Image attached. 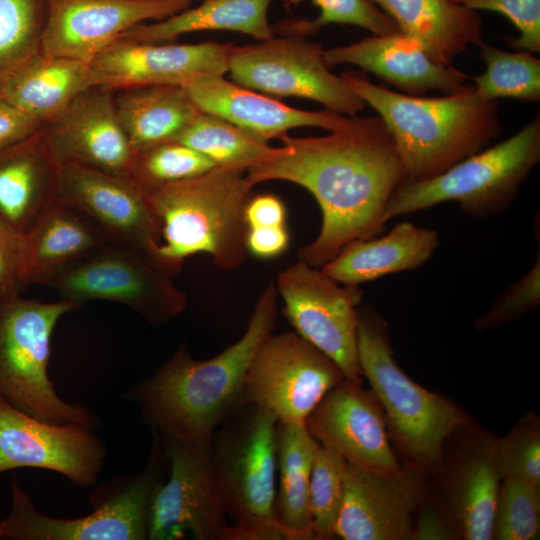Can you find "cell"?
Returning a JSON list of instances; mask_svg holds the SVG:
<instances>
[{
  "label": "cell",
  "instance_id": "obj_1",
  "mask_svg": "<svg viewBox=\"0 0 540 540\" xmlns=\"http://www.w3.org/2000/svg\"><path fill=\"white\" fill-rule=\"evenodd\" d=\"M280 140L279 151L246 175L254 186L274 180L297 184L316 199L321 229L299 250V260L322 268L347 244L381 232L387 204L407 175L378 115L350 117L324 136L286 134Z\"/></svg>",
  "mask_w": 540,
  "mask_h": 540
},
{
  "label": "cell",
  "instance_id": "obj_2",
  "mask_svg": "<svg viewBox=\"0 0 540 540\" xmlns=\"http://www.w3.org/2000/svg\"><path fill=\"white\" fill-rule=\"evenodd\" d=\"M278 292L274 282L259 295L244 334L220 354L196 360L185 345L151 376L126 392L143 420L164 439L202 441L245 405L248 368L272 333Z\"/></svg>",
  "mask_w": 540,
  "mask_h": 540
},
{
  "label": "cell",
  "instance_id": "obj_3",
  "mask_svg": "<svg viewBox=\"0 0 540 540\" xmlns=\"http://www.w3.org/2000/svg\"><path fill=\"white\" fill-rule=\"evenodd\" d=\"M340 76L383 121L407 181L441 174L500 134L498 102L481 99L472 84L445 96L424 97L377 85L363 71L347 69Z\"/></svg>",
  "mask_w": 540,
  "mask_h": 540
},
{
  "label": "cell",
  "instance_id": "obj_4",
  "mask_svg": "<svg viewBox=\"0 0 540 540\" xmlns=\"http://www.w3.org/2000/svg\"><path fill=\"white\" fill-rule=\"evenodd\" d=\"M253 187L246 171L214 167L146 189L160 232V270L172 277L187 257L200 253L223 270L240 266L247 252L244 211Z\"/></svg>",
  "mask_w": 540,
  "mask_h": 540
},
{
  "label": "cell",
  "instance_id": "obj_5",
  "mask_svg": "<svg viewBox=\"0 0 540 540\" xmlns=\"http://www.w3.org/2000/svg\"><path fill=\"white\" fill-rule=\"evenodd\" d=\"M357 356L362 375L381 404L390 443L403 466L435 475L447 441L471 424L469 415L403 372L394 358L388 324L370 305L358 308Z\"/></svg>",
  "mask_w": 540,
  "mask_h": 540
},
{
  "label": "cell",
  "instance_id": "obj_6",
  "mask_svg": "<svg viewBox=\"0 0 540 540\" xmlns=\"http://www.w3.org/2000/svg\"><path fill=\"white\" fill-rule=\"evenodd\" d=\"M277 424L271 411L247 403L210 437L216 489L233 521L223 540H291L274 518Z\"/></svg>",
  "mask_w": 540,
  "mask_h": 540
},
{
  "label": "cell",
  "instance_id": "obj_7",
  "mask_svg": "<svg viewBox=\"0 0 540 540\" xmlns=\"http://www.w3.org/2000/svg\"><path fill=\"white\" fill-rule=\"evenodd\" d=\"M540 161V116L537 114L506 140L459 161L441 174L405 181L392 194L385 222L445 202H456L472 217L505 211Z\"/></svg>",
  "mask_w": 540,
  "mask_h": 540
},
{
  "label": "cell",
  "instance_id": "obj_8",
  "mask_svg": "<svg viewBox=\"0 0 540 540\" xmlns=\"http://www.w3.org/2000/svg\"><path fill=\"white\" fill-rule=\"evenodd\" d=\"M78 305L62 298L49 303L20 295L0 298V397L39 420L94 429L96 416L61 399L47 372L53 330Z\"/></svg>",
  "mask_w": 540,
  "mask_h": 540
},
{
  "label": "cell",
  "instance_id": "obj_9",
  "mask_svg": "<svg viewBox=\"0 0 540 540\" xmlns=\"http://www.w3.org/2000/svg\"><path fill=\"white\" fill-rule=\"evenodd\" d=\"M323 51L307 37L274 35L254 44L232 45L227 73L233 82L269 96L304 98L357 116L365 102L330 70Z\"/></svg>",
  "mask_w": 540,
  "mask_h": 540
},
{
  "label": "cell",
  "instance_id": "obj_10",
  "mask_svg": "<svg viewBox=\"0 0 540 540\" xmlns=\"http://www.w3.org/2000/svg\"><path fill=\"white\" fill-rule=\"evenodd\" d=\"M80 304L107 300L126 305L148 322L164 324L187 305V295L138 250L107 242L49 285Z\"/></svg>",
  "mask_w": 540,
  "mask_h": 540
},
{
  "label": "cell",
  "instance_id": "obj_11",
  "mask_svg": "<svg viewBox=\"0 0 540 540\" xmlns=\"http://www.w3.org/2000/svg\"><path fill=\"white\" fill-rule=\"evenodd\" d=\"M275 285L295 332L333 360L345 378L361 381L357 356L360 287L339 283L302 260L282 270Z\"/></svg>",
  "mask_w": 540,
  "mask_h": 540
},
{
  "label": "cell",
  "instance_id": "obj_12",
  "mask_svg": "<svg viewBox=\"0 0 540 540\" xmlns=\"http://www.w3.org/2000/svg\"><path fill=\"white\" fill-rule=\"evenodd\" d=\"M344 378L333 360L298 333H271L248 368L245 403L268 409L279 422L305 425L315 406Z\"/></svg>",
  "mask_w": 540,
  "mask_h": 540
},
{
  "label": "cell",
  "instance_id": "obj_13",
  "mask_svg": "<svg viewBox=\"0 0 540 540\" xmlns=\"http://www.w3.org/2000/svg\"><path fill=\"white\" fill-rule=\"evenodd\" d=\"M169 478L153 492L147 539L223 540L228 527L211 466L210 439H164Z\"/></svg>",
  "mask_w": 540,
  "mask_h": 540
},
{
  "label": "cell",
  "instance_id": "obj_14",
  "mask_svg": "<svg viewBox=\"0 0 540 540\" xmlns=\"http://www.w3.org/2000/svg\"><path fill=\"white\" fill-rule=\"evenodd\" d=\"M160 481L152 465L125 489L79 518L49 517L39 512L28 494L11 483L12 506L0 520V539L12 540H144L153 492Z\"/></svg>",
  "mask_w": 540,
  "mask_h": 540
},
{
  "label": "cell",
  "instance_id": "obj_15",
  "mask_svg": "<svg viewBox=\"0 0 540 540\" xmlns=\"http://www.w3.org/2000/svg\"><path fill=\"white\" fill-rule=\"evenodd\" d=\"M344 497L335 537L344 540H412L415 514L431 491L427 474L402 466L365 469L344 460Z\"/></svg>",
  "mask_w": 540,
  "mask_h": 540
},
{
  "label": "cell",
  "instance_id": "obj_16",
  "mask_svg": "<svg viewBox=\"0 0 540 540\" xmlns=\"http://www.w3.org/2000/svg\"><path fill=\"white\" fill-rule=\"evenodd\" d=\"M57 197L87 215L108 241L140 251L160 270L159 227L146 190L137 182L80 164L62 163Z\"/></svg>",
  "mask_w": 540,
  "mask_h": 540
},
{
  "label": "cell",
  "instance_id": "obj_17",
  "mask_svg": "<svg viewBox=\"0 0 540 540\" xmlns=\"http://www.w3.org/2000/svg\"><path fill=\"white\" fill-rule=\"evenodd\" d=\"M92 430L39 420L0 397V473L42 468L89 487L96 482L106 455L104 443Z\"/></svg>",
  "mask_w": 540,
  "mask_h": 540
},
{
  "label": "cell",
  "instance_id": "obj_18",
  "mask_svg": "<svg viewBox=\"0 0 540 540\" xmlns=\"http://www.w3.org/2000/svg\"><path fill=\"white\" fill-rule=\"evenodd\" d=\"M193 0H47L40 52L91 64L136 25L159 21Z\"/></svg>",
  "mask_w": 540,
  "mask_h": 540
},
{
  "label": "cell",
  "instance_id": "obj_19",
  "mask_svg": "<svg viewBox=\"0 0 540 540\" xmlns=\"http://www.w3.org/2000/svg\"><path fill=\"white\" fill-rule=\"evenodd\" d=\"M305 426L320 445L356 466L381 472L403 466L390 443L381 404L361 381L344 378L330 389Z\"/></svg>",
  "mask_w": 540,
  "mask_h": 540
},
{
  "label": "cell",
  "instance_id": "obj_20",
  "mask_svg": "<svg viewBox=\"0 0 540 540\" xmlns=\"http://www.w3.org/2000/svg\"><path fill=\"white\" fill-rule=\"evenodd\" d=\"M59 164L76 163L129 177L136 152L118 119L114 90L95 85L42 127Z\"/></svg>",
  "mask_w": 540,
  "mask_h": 540
},
{
  "label": "cell",
  "instance_id": "obj_21",
  "mask_svg": "<svg viewBox=\"0 0 540 540\" xmlns=\"http://www.w3.org/2000/svg\"><path fill=\"white\" fill-rule=\"evenodd\" d=\"M232 44H185L118 39L91 63L100 86L118 90L148 85L186 86L208 75H225Z\"/></svg>",
  "mask_w": 540,
  "mask_h": 540
},
{
  "label": "cell",
  "instance_id": "obj_22",
  "mask_svg": "<svg viewBox=\"0 0 540 540\" xmlns=\"http://www.w3.org/2000/svg\"><path fill=\"white\" fill-rule=\"evenodd\" d=\"M435 474L441 488L434 493L453 527L456 539L492 540V524L502 476L498 438L469 436Z\"/></svg>",
  "mask_w": 540,
  "mask_h": 540
},
{
  "label": "cell",
  "instance_id": "obj_23",
  "mask_svg": "<svg viewBox=\"0 0 540 540\" xmlns=\"http://www.w3.org/2000/svg\"><path fill=\"white\" fill-rule=\"evenodd\" d=\"M329 68L350 64L372 73L400 93L424 96L431 90L445 95L463 90L469 75L434 61L413 39L401 32L371 35L357 42L324 49Z\"/></svg>",
  "mask_w": 540,
  "mask_h": 540
},
{
  "label": "cell",
  "instance_id": "obj_24",
  "mask_svg": "<svg viewBox=\"0 0 540 540\" xmlns=\"http://www.w3.org/2000/svg\"><path fill=\"white\" fill-rule=\"evenodd\" d=\"M184 87L199 110L222 117L266 142L299 127L334 131L350 119L328 109L308 111L286 105L224 75L203 76Z\"/></svg>",
  "mask_w": 540,
  "mask_h": 540
},
{
  "label": "cell",
  "instance_id": "obj_25",
  "mask_svg": "<svg viewBox=\"0 0 540 540\" xmlns=\"http://www.w3.org/2000/svg\"><path fill=\"white\" fill-rule=\"evenodd\" d=\"M107 242L87 215L57 197L22 235V282L49 286Z\"/></svg>",
  "mask_w": 540,
  "mask_h": 540
},
{
  "label": "cell",
  "instance_id": "obj_26",
  "mask_svg": "<svg viewBox=\"0 0 540 540\" xmlns=\"http://www.w3.org/2000/svg\"><path fill=\"white\" fill-rule=\"evenodd\" d=\"M59 167L42 129L0 151V218L18 234L57 199Z\"/></svg>",
  "mask_w": 540,
  "mask_h": 540
},
{
  "label": "cell",
  "instance_id": "obj_27",
  "mask_svg": "<svg viewBox=\"0 0 540 540\" xmlns=\"http://www.w3.org/2000/svg\"><path fill=\"white\" fill-rule=\"evenodd\" d=\"M439 246L436 230L404 221L378 237L356 240L321 269L339 283L357 285L423 266Z\"/></svg>",
  "mask_w": 540,
  "mask_h": 540
},
{
  "label": "cell",
  "instance_id": "obj_28",
  "mask_svg": "<svg viewBox=\"0 0 540 540\" xmlns=\"http://www.w3.org/2000/svg\"><path fill=\"white\" fill-rule=\"evenodd\" d=\"M436 62L451 63L483 43L477 11L454 0H371Z\"/></svg>",
  "mask_w": 540,
  "mask_h": 540
},
{
  "label": "cell",
  "instance_id": "obj_29",
  "mask_svg": "<svg viewBox=\"0 0 540 540\" xmlns=\"http://www.w3.org/2000/svg\"><path fill=\"white\" fill-rule=\"evenodd\" d=\"M95 85L91 64L40 52L9 79L0 96L44 125Z\"/></svg>",
  "mask_w": 540,
  "mask_h": 540
},
{
  "label": "cell",
  "instance_id": "obj_30",
  "mask_svg": "<svg viewBox=\"0 0 540 540\" xmlns=\"http://www.w3.org/2000/svg\"><path fill=\"white\" fill-rule=\"evenodd\" d=\"M118 119L136 153L176 141L200 111L184 86L148 85L114 90Z\"/></svg>",
  "mask_w": 540,
  "mask_h": 540
},
{
  "label": "cell",
  "instance_id": "obj_31",
  "mask_svg": "<svg viewBox=\"0 0 540 540\" xmlns=\"http://www.w3.org/2000/svg\"><path fill=\"white\" fill-rule=\"evenodd\" d=\"M318 441L305 425L277 424V478L274 518L291 540L315 539L310 479Z\"/></svg>",
  "mask_w": 540,
  "mask_h": 540
},
{
  "label": "cell",
  "instance_id": "obj_32",
  "mask_svg": "<svg viewBox=\"0 0 540 540\" xmlns=\"http://www.w3.org/2000/svg\"><path fill=\"white\" fill-rule=\"evenodd\" d=\"M274 0H204L165 19L134 26L120 39L161 43L180 35L209 30L240 32L258 41L274 36L268 9Z\"/></svg>",
  "mask_w": 540,
  "mask_h": 540
},
{
  "label": "cell",
  "instance_id": "obj_33",
  "mask_svg": "<svg viewBox=\"0 0 540 540\" xmlns=\"http://www.w3.org/2000/svg\"><path fill=\"white\" fill-rule=\"evenodd\" d=\"M176 141L202 153L217 167L244 171L279 151L226 119L201 110Z\"/></svg>",
  "mask_w": 540,
  "mask_h": 540
},
{
  "label": "cell",
  "instance_id": "obj_34",
  "mask_svg": "<svg viewBox=\"0 0 540 540\" xmlns=\"http://www.w3.org/2000/svg\"><path fill=\"white\" fill-rule=\"evenodd\" d=\"M485 71L470 76L476 94L486 101L512 98L540 101V60L533 53L506 51L486 43L479 45Z\"/></svg>",
  "mask_w": 540,
  "mask_h": 540
},
{
  "label": "cell",
  "instance_id": "obj_35",
  "mask_svg": "<svg viewBox=\"0 0 540 540\" xmlns=\"http://www.w3.org/2000/svg\"><path fill=\"white\" fill-rule=\"evenodd\" d=\"M47 0H0V93L40 53Z\"/></svg>",
  "mask_w": 540,
  "mask_h": 540
},
{
  "label": "cell",
  "instance_id": "obj_36",
  "mask_svg": "<svg viewBox=\"0 0 540 540\" xmlns=\"http://www.w3.org/2000/svg\"><path fill=\"white\" fill-rule=\"evenodd\" d=\"M304 0H282L285 7ZM320 14L314 19H286L271 25L274 35L308 37L329 24L353 25L371 35L399 32L395 22L371 0H310Z\"/></svg>",
  "mask_w": 540,
  "mask_h": 540
},
{
  "label": "cell",
  "instance_id": "obj_37",
  "mask_svg": "<svg viewBox=\"0 0 540 540\" xmlns=\"http://www.w3.org/2000/svg\"><path fill=\"white\" fill-rule=\"evenodd\" d=\"M214 167L202 153L179 141H169L136 153L130 178L146 190L202 175Z\"/></svg>",
  "mask_w": 540,
  "mask_h": 540
},
{
  "label": "cell",
  "instance_id": "obj_38",
  "mask_svg": "<svg viewBox=\"0 0 540 540\" xmlns=\"http://www.w3.org/2000/svg\"><path fill=\"white\" fill-rule=\"evenodd\" d=\"M540 534V486L503 478L492 524L494 540H536Z\"/></svg>",
  "mask_w": 540,
  "mask_h": 540
},
{
  "label": "cell",
  "instance_id": "obj_39",
  "mask_svg": "<svg viewBox=\"0 0 540 540\" xmlns=\"http://www.w3.org/2000/svg\"><path fill=\"white\" fill-rule=\"evenodd\" d=\"M344 459L319 444L310 479V509L315 539H332L344 497Z\"/></svg>",
  "mask_w": 540,
  "mask_h": 540
},
{
  "label": "cell",
  "instance_id": "obj_40",
  "mask_svg": "<svg viewBox=\"0 0 540 540\" xmlns=\"http://www.w3.org/2000/svg\"><path fill=\"white\" fill-rule=\"evenodd\" d=\"M498 462L503 478L521 479L540 486V421L534 413L522 417L498 439Z\"/></svg>",
  "mask_w": 540,
  "mask_h": 540
},
{
  "label": "cell",
  "instance_id": "obj_41",
  "mask_svg": "<svg viewBox=\"0 0 540 540\" xmlns=\"http://www.w3.org/2000/svg\"><path fill=\"white\" fill-rule=\"evenodd\" d=\"M540 304V251L532 268L499 295L475 321L478 331L498 328L522 318Z\"/></svg>",
  "mask_w": 540,
  "mask_h": 540
},
{
  "label": "cell",
  "instance_id": "obj_42",
  "mask_svg": "<svg viewBox=\"0 0 540 540\" xmlns=\"http://www.w3.org/2000/svg\"><path fill=\"white\" fill-rule=\"evenodd\" d=\"M474 11H491L505 16L518 30L507 39L517 50L540 52V0H454Z\"/></svg>",
  "mask_w": 540,
  "mask_h": 540
},
{
  "label": "cell",
  "instance_id": "obj_43",
  "mask_svg": "<svg viewBox=\"0 0 540 540\" xmlns=\"http://www.w3.org/2000/svg\"><path fill=\"white\" fill-rule=\"evenodd\" d=\"M22 282V235L0 218V298L19 295Z\"/></svg>",
  "mask_w": 540,
  "mask_h": 540
},
{
  "label": "cell",
  "instance_id": "obj_44",
  "mask_svg": "<svg viewBox=\"0 0 540 540\" xmlns=\"http://www.w3.org/2000/svg\"><path fill=\"white\" fill-rule=\"evenodd\" d=\"M452 539H456L453 527L431 489L416 511L412 540Z\"/></svg>",
  "mask_w": 540,
  "mask_h": 540
},
{
  "label": "cell",
  "instance_id": "obj_45",
  "mask_svg": "<svg viewBox=\"0 0 540 540\" xmlns=\"http://www.w3.org/2000/svg\"><path fill=\"white\" fill-rule=\"evenodd\" d=\"M42 127L39 121L0 96V151L27 139Z\"/></svg>",
  "mask_w": 540,
  "mask_h": 540
},
{
  "label": "cell",
  "instance_id": "obj_46",
  "mask_svg": "<svg viewBox=\"0 0 540 540\" xmlns=\"http://www.w3.org/2000/svg\"><path fill=\"white\" fill-rule=\"evenodd\" d=\"M290 236L285 225L249 227L246 231L247 252L259 258H273L288 247Z\"/></svg>",
  "mask_w": 540,
  "mask_h": 540
},
{
  "label": "cell",
  "instance_id": "obj_47",
  "mask_svg": "<svg viewBox=\"0 0 540 540\" xmlns=\"http://www.w3.org/2000/svg\"><path fill=\"white\" fill-rule=\"evenodd\" d=\"M286 216L284 203L272 194L251 196L244 211L247 228L285 225Z\"/></svg>",
  "mask_w": 540,
  "mask_h": 540
}]
</instances>
